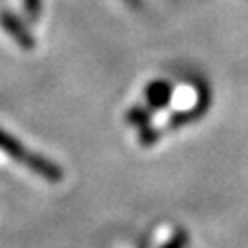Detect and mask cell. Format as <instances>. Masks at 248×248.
Wrapping results in <instances>:
<instances>
[{
    "label": "cell",
    "instance_id": "cell-1",
    "mask_svg": "<svg viewBox=\"0 0 248 248\" xmlns=\"http://www.w3.org/2000/svg\"><path fill=\"white\" fill-rule=\"evenodd\" d=\"M0 151L6 153L9 157H13L15 161H19V164H23L25 168H29L31 172H35L37 176L46 178L48 182H60L62 180V170L54 164V161L25 149L17 139H13L9 133H4V130H0Z\"/></svg>",
    "mask_w": 248,
    "mask_h": 248
},
{
    "label": "cell",
    "instance_id": "cell-2",
    "mask_svg": "<svg viewBox=\"0 0 248 248\" xmlns=\"http://www.w3.org/2000/svg\"><path fill=\"white\" fill-rule=\"evenodd\" d=\"M25 9L31 17H37V13H40V0H25Z\"/></svg>",
    "mask_w": 248,
    "mask_h": 248
}]
</instances>
